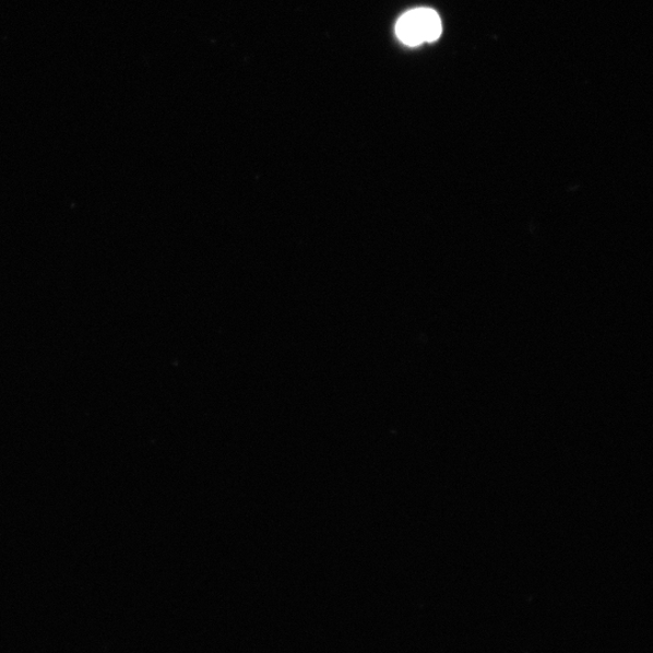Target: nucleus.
<instances>
[{
    "mask_svg": "<svg viewBox=\"0 0 653 653\" xmlns=\"http://www.w3.org/2000/svg\"><path fill=\"white\" fill-rule=\"evenodd\" d=\"M396 35L408 47L436 41L442 35L441 17L432 9L411 10L399 20Z\"/></svg>",
    "mask_w": 653,
    "mask_h": 653,
    "instance_id": "obj_1",
    "label": "nucleus"
}]
</instances>
